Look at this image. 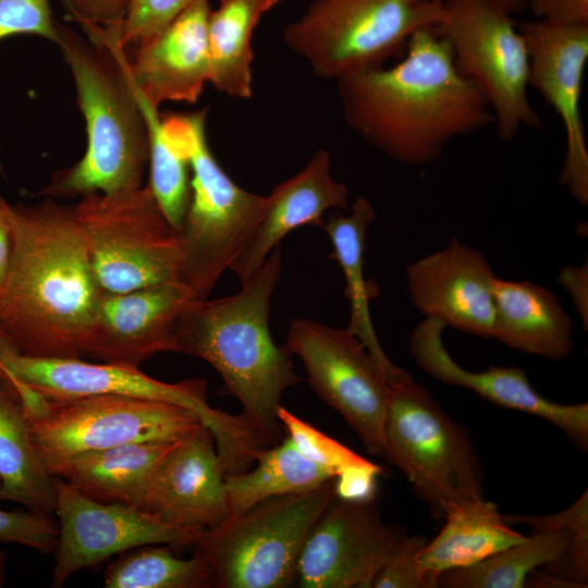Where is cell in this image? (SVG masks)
I'll list each match as a JSON object with an SVG mask.
<instances>
[{"label":"cell","mask_w":588,"mask_h":588,"mask_svg":"<svg viewBox=\"0 0 588 588\" xmlns=\"http://www.w3.org/2000/svg\"><path fill=\"white\" fill-rule=\"evenodd\" d=\"M348 196L347 186L332 176L330 152L317 150L301 171L267 196L255 230L229 269L241 284L247 283L283 237L299 226L322 228L327 210L348 209Z\"/></svg>","instance_id":"7402d4cb"},{"label":"cell","mask_w":588,"mask_h":588,"mask_svg":"<svg viewBox=\"0 0 588 588\" xmlns=\"http://www.w3.org/2000/svg\"><path fill=\"white\" fill-rule=\"evenodd\" d=\"M281 272L278 246L236 294L191 301L175 329V353L207 362L270 445L283 431L278 418L282 394L302 380L292 353L270 332V302Z\"/></svg>","instance_id":"3957f363"},{"label":"cell","mask_w":588,"mask_h":588,"mask_svg":"<svg viewBox=\"0 0 588 588\" xmlns=\"http://www.w3.org/2000/svg\"><path fill=\"white\" fill-rule=\"evenodd\" d=\"M511 15L493 0H442L437 26L450 42L457 69L486 97L503 142L524 126H542L527 93L528 48Z\"/></svg>","instance_id":"7c38bea8"},{"label":"cell","mask_w":588,"mask_h":588,"mask_svg":"<svg viewBox=\"0 0 588 588\" xmlns=\"http://www.w3.org/2000/svg\"><path fill=\"white\" fill-rule=\"evenodd\" d=\"M333 479L301 493L267 499L206 530L195 544L207 560L212 587L284 588L309 530L333 498Z\"/></svg>","instance_id":"8fae6325"},{"label":"cell","mask_w":588,"mask_h":588,"mask_svg":"<svg viewBox=\"0 0 588 588\" xmlns=\"http://www.w3.org/2000/svg\"><path fill=\"white\" fill-rule=\"evenodd\" d=\"M13 253V206L0 196V303L11 271Z\"/></svg>","instance_id":"60d3db41"},{"label":"cell","mask_w":588,"mask_h":588,"mask_svg":"<svg viewBox=\"0 0 588 588\" xmlns=\"http://www.w3.org/2000/svg\"><path fill=\"white\" fill-rule=\"evenodd\" d=\"M57 525L49 515L0 510V541L14 542L40 552L54 550Z\"/></svg>","instance_id":"e575fe53"},{"label":"cell","mask_w":588,"mask_h":588,"mask_svg":"<svg viewBox=\"0 0 588 588\" xmlns=\"http://www.w3.org/2000/svg\"><path fill=\"white\" fill-rule=\"evenodd\" d=\"M345 122L397 162L438 160L454 139L493 125L489 103L457 69L437 27L417 30L403 58L336 81Z\"/></svg>","instance_id":"6da1fadb"},{"label":"cell","mask_w":588,"mask_h":588,"mask_svg":"<svg viewBox=\"0 0 588 588\" xmlns=\"http://www.w3.org/2000/svg\"><path fill=\"white\" fill-rule=\"evenodd\" d=\"M492 338L539 357L561 360L572 353L573 321L553 292L529 281H494Z\"/></svg>","instance_id":"603a6c76"},{"label":"cell","mask_w":588,"mask_h":588,"mask_svg":"<svg viewBox=\"0 0 588 588\" xmlns=\"http://www.w3.org/2000/svg\"><path fill=\"white\" fill-rule=\"evenodd\" d=\"M441 13L442 0H313L282 35L314 75L338 81L381 66Z\"/></svg>","instance_id":"9c48e42d"},{"label":"cell","mask_w":588,"mask_h":588,"mask_svg":"<svg viewBox=\"0 0 588 588\" xmlns=\"http://www.w3.org/2000/svg\"><path fill=\"white\" fill-rule=\"evenodd\" d=\"M54 513L59 519L51 587H61L75 573L145 544L195 547L205 531L169 525L122 503L89 498L53 477Z\"/></svg>","instance_id":"5bb4252c"},{"label":"cell","mask_w":588,"mask_h":588,"mask_svg":"<svg viewBox=\"0 0 588 588\" xmlns=\"http://www.w3.org/2000/svg\"><path fill=\"white\" fill-rule=\"evenodd\" d=\"M69 20L82 32L108 29L123 19L130 0H59Z\"/></svg>","instance_id":"8d00e7d4"},{"label":"cell","mask_w":588,"mask_h":588,"mask_svg":"<svg viewBox=\"0 0 588 588\" xmlns=\"http://www.w3.org/2000/svg\"><path fill=\"white\" fill-rule=\"evenodd\" d=\"M0 501L44 515L54 512L53 477L34 448L21 404L1 380Z\"/></svg>","instance_id":"83f0119b"},{"label":"cell","mask_w":588,"mask_h":588,"mask_svg":"<svg viewBox=\"0 0 588 588\" xmlns=\"http://www.w3.org/2000/svg\"><path fill=\"white\" fill-rule=\"evenodd\" d=\"M443 518L442 529L417 558L425 588L437 587L441 573L475 564L526 537L506 524L498 505L485 498L453 505Z\"/></svg>","instance_id":"cb8c5ba5"},{"label":"cell","mask_w":588,"mask_h":588,"mask_svg":"<svg viewBox=\"0 0 588 588\" xmlns=\"http://www.w3.org/2000/svg\"><path fill=\"white\" fill-rule=\"evenodd\" d=\"M285 345L303 363L316 394L342 416L370 454L385 461L390 381L363 343L346 328L296 318Z\"/></svg>","instance_id":"4fadbf2b"},{"label":"cell","mask_w":588,"mask_h":588,"mask_svg":"<svg viewBox=\"0 0 588 588\" xmlns=\"http://www.w3.org/2000/svg\"><path fill=\"white\" fill-rule=\"evenodd\" d=\"M281 0H219L208 23L209 83L237 99L253 97L254 32Z\"/></svg>","instance_id":"4316f807"},{"label":"cell","mask_w":588,"mask_h":588,"mask_svg":"<svg viewBox=\"0 0 588 588\" xmlns=\"http://www.w3.org/2000/svg\"><path fill=\"white\" fill-rule=\"evenodd\" d=\"M527 7L538 20L558 24H588V0H528Z\"/></svg>","instance_id":"f35d334b"},{"label":"cell","mask_w":588,"mask_h":588,"mask_svg":"<svg viewBox=\"0 0 588 588\" xmlns=\"http://www.w3.org/2000/svg\"><path fill=\"white\" fill-rule=\"evenodd\" d=\"M207 114L208 108H201L161 115L168 140L189 169V201L175 232L183 257L180 282L195 299L208 298L247 243L267 200L237 185L221 168L208 145Z\"/></svg>","instance_id":"5b68a950"},{"label":"cell","mask_w":588,"mask_h":588,"mask_svg":"<svg viewBox=\"0 0 588 588\" xmlns=\"http://www.w3.org/2000/svg\"><path fill=\"white\" fill-rule=\"evenodd\" d=\"M559 284L568 293L583 327L588 329V264L563 267L558 274Z\"/></svg>","instance_id":"ab89813d"},{"label":"cell","mask_w":588,"mask_h":588,"mask_svg":"<svg viewBox=\"0 0 588 588\" xmlns=\"http://www.w3.org/2000/svg\"><path fill=\"white\" fill-rule=\"evenodd\" d=\"M518 28L528 48L529 86L553 108L564 127L566 150L559 181L580 206H586L588 147L580 95L588 61V24L536 19Z\"/></svg>","instance_id":"2e32d148"},{"label":"cell","mask_w":588,"mask_h":588,"mask_svg":"<svg viewBox=\"0 0 588 588\" xmlns=\"http://www.w3.org/2000/svg\"><path fill=\"white\" fill-rule=\"evenodd\" d=\"M224 476L213 436L200 425L163 458L139 510L184 529L216 528L230 517Z\"/></svg>","instance_id":"ffe728a7"},{"label":"cell","mask_w":588,"mask_h":588,"mask_svg":"<svg viewBox=\"0 0 588 588\" xmlns=\"http://www.w3.org/2000/svg\"><path fill=\"white\" fill-rule=\"evenodd\" d=\"M56 45L74 82L87 145L83 157L57 170L39 195L73 198L143 186L148 132L126 72L125 50L107 38L89 40L60 22Z\"/></svg>","instance_id":"277c9868"},{"label":"cell","mask_w":588,"mask_h":588,"mask_svg":"<svg viewBox=\"0 0 588 588\" xmlns=\"http://www.w3.org/2000/svg\"><path fill=\"white\" fill-rule=\"evenodd\" d=\"M14 35L39 36L57 44L59 22L51 0H0V40Z\"/></svg>","instance_id":"836d02e7"},{"label":"cell","mask_w":588,"mask_h":588,"mask_svg":"<svg viewBox=\"0 0 588 588\" xmlns=\"http://www.w3.org/2000/svg\"><path fill=\"white\" fill-rule=\"evenodd\" d=\"M179 441L131 442L84 453L69 461L53 477L64 479L95 500L139 510L152 476Z\"/></svg>","instance_id":"d4e9b609"},{"label":"cell","mask_w":588,"mask_h":588,"mask_svg":"<svg viewBox=\"0 0 588 588\" xmlns=\"http://www.w3.org/2000/svg\"><path fill=\"white\" fill-rule=\"evenodd\" d=\"M381 471L380 466L368 460L345 468L333 478L334 495L353 502L375 500L377 478Z\"/></svg>","instance_id":"74e56055"},{"label":"cell","mask_w":588,"mask_h":588,"mask_svg":"<svg viewBox=\"0 0 588 588\" xmlns=\"http://www.w3.org/2000/svg\"><path fill=\"white\" fill-rule=\"evenodd\" d=\"M428 540L406 535L395 554L375 577L371 588H425L417 558Z\"/></svg>","instance_id":"d590c367"},{"label":"cell","mask_w":588,"mask_h":588,"mask_svg":"<svg viewBox=\"0 0 588 588\" xmlns=\"http://www.w3.org/2000/svg\"><path fill=\"white\" fill-rule=\"evenodd\" d=\"M278 418L298 452L327 470L333 478L345 468L366 461L365 457L304 421L282 405L278 409Z\"/></svg>","instance_id":"d6a6232c"},{"label":"cell","mask_w":588,"mask_h":588,"mask_svg":"<svg viewBox=\"0 0 588 588\" xmlns=\"http://www.w3.org/2000/svg\"><path fill=\"white\" fill-rule=\"evenodd\" d=\"M3 384L21 404L52 477L77 455L131 442L179 441L204 425L193 411L164 401L115 394L52 399L17 382Z\"/></svg>","instance_id":"52a82bcc"},{"label":"cell","mask_w":588,"mask_h":588,"mask_svg":"<svg viewBox=\"0 0 588 588\" xmlns=\"http://www.w3.org/2000/svg\"><path fill=\"white\" fill-rule=\"evenodd\" d=\"M131 83L148 132L149 182L147 185L176 231L184 219L189 201L188 163L168 140L163 132L159 108L139 91L132 79Z\"/></svg>","instance_id":"4dcf8cb0"},{"label":"cell","mask_w":588,"mask_h":588,"mask_svg":"<svg viewBox=\"0 0 588 588\" xmlns=\"http://www.w3.org/2000/svg\"><path fill=\"white\" fill-rule=\"evenodd\" d=\"M256 466L240 473L225 474L230 516L274 497L314 490L333 479L314 464L286 437L255 455Z\"/></svg>","instance_id":"f1b7e54d"},{"label":"cell","mask_w":588,"mask_h":588,"mask_svg":"<svg viewBox=\"0 0 588 588\" xmlns=\"http://www.w3.org/2000/svg\"><path fill=\"white\" fill-rule=\"evenodd\" d=\"M385 462L407 478L434 518L483 498V471L466 430L405 370L390 382Z\"/></svg>","instance_id":"ba28073f"},{"label":"cell","mask_w":588,"mask_h":588,"mask_svg":"<svg viewBox=\"0 0 588 588\" xmlns=\"http://www.w3.org/2000/svg\"><path fill=\"white\" fill-rule=\"evenodd\" d=\"M406 535L383 520L375 500L333 495L308 532L294 580L303 588H371Z\"/></svg>","instance_id":"9a60e30c"},{"label":"cell","mask_w":588,"mask_h":588,"mask_svg":"<svg viewBox=\"0 0 588 588\" xmlns=\"http://www.w3.org/2000/svg\"><path fill=\"white\" fill-rule=\"evenodd\" d=\"M7 568V555L0 550V587L3 586Z\"/></svg>","instance_id":"7bdbcfd3"},{"label":"cell","mask_w":588,"mask_h":588,"mask_svg":"<svg viewBox=\"0 0 588 588\" xmlns=\"http://www.w3.org/2000/svg\"><path fill=\"white\" fill-rule=\"evenodd\" d=\"M7 347V345L2 342V340L0 339V368H1V354L3 352V350Z\"/></svg>","instance_id":"ee69618b"},{"label":"cell","mask_w":588,"mask_h":588,"mask_svg":"<svg viewBox=\"0 0 588 588\" xmlns=\"http://www.w3.org/2000/svg\"><path fill=\"white\" fill-rule=\"evenodd\" d=\"M375 219L372 204L359 196L347 215L332 213L322 228L331 241V258L335 259L344 275V294L350 304L346 329L363 343L391 382L404 370L391 363L379 343L369 308L370 299L377 295L376 285L364 274L367 232Z\"/></svg>","instance_id":"484cf974"},{"label":"cell","mask_w":588,"mask_h":588,"mask_svg":"<svg viewBox=\"0 0 588 588\" xmlns=\"http://www.w3.org/2000/svg\"><path fill=\"white\" fill-rule=\"evenodd\" d=\"M168 544H145L118 554L103 572L106 588L212 587L210 566L196 550L183 559Z\"/></svg>","instance_id":"f546056e"},{"label":"cell","mask_w":588,"mask_h":588,"mask_svg":"<svg viewBox=\"0 0 588 588\" xmlns=\"http://www.w3.org/2000/svg\"><path fill=\"white\" fill-rule=\"evenodd\" d=\"M14 253L0 303V339L33 357L86 354L102 295L71 205L13 206Z\"/></svg>","instance_id":"7a4b0ae2"},{"label":"cell","mask_w":588,"mask_h":588,"mask_svg":"<svg viewBox=\"0 0 588 588\" xmlns=\"http://www.w3.org/2000/svg\"><path fill=\"white\" fill-rule=\"evenodd\" d=\"M102 294L180 281L177 234L148 185L71 205Z\"/></svg>","instance_id":"30bf717a"},{"label":"cell","mask_w":588,"mask_h":588,"mask_svg":"<svg viewBox=\"0 0 588 588\" xmlns=\"http://www.w3.org/2000/svg\"><path fill=\"white\" fill-rule=\"evenodd\" d=\"M209 0H197L162 30L125 50L127 74L156 107L196 103L210 79Z\"/></svg>","instance_id":"44dd1931"},{"label":"cell","mask_w":588,"mask_h":588,"mask_svg":"<svg viewBox=\"0 0 588 588\" xmlns=\"http://www.w3.org/2000/svg\"><path fill=\"white\" fill-rule=\"evenodd\" d=\"M197 0H130L122 21L108 29H89L86 37H103L132 49L152 37Z\"/></svg>","instance_id":"1f68e13d"},{"label":"cell","mask_w":588,"mask_h":588,"mask_svg":"<svg viewBox=\"0 0 588 588\" xmlns=\"http://www.w3.org/2000/svg\"><path fill=\"white\" fill-rule=\"evenodd\" d=\"M193 299L180 281L102 294L86 354L105 363L138 367L156 354L175 352L176 323Z\"/></svg>","instance_id":"d6986e66"},{"label":"cell","mask_w":588,"mask_h":588,"mask_svg":"<svg viewBox=\"0 0 588 588\" xmlns=\"http://www.w3.org/2000/svg\"><path fill=\"white\" fill-rule=\"evenodd\" d=\"M495 279L483 254L456 238L406 268L408 295L420 314L483 339L493 334Z\"/></svg>","instance_id":"e0dca14e"},{"label":"cell","mask_w":588,"mask_h":588,"mask_svg":"<svg viewBox=\"0 0 588 588\" xmlns=\"http://www.w3.org/2000/svg\"><path fill=\"white\" fill-rule=\"evenodd\" d=\"M0 380L21 383L52 399L115 394L186 407L210 429L225 473L246 470L255 454L268 445L244 414L231 415L208 403L204 379L169 383L149 377L138 367L95 364L75 357H33L7 347L1 355Z\"/></svg>","instance_id":"8992f818"},{"label":"cell","mask_w":588,"mask_h":588,"mask_svg":"<svg viewBox=\"0 0 588 588\" xmlns=\"http://www.w3.org/2000/svg\"><path fill=\"white\" fill-rule=\"evenodd\" d=\"M445 328L443 321L425 317L411 332L409 353L426 373L442 383L466 388L498 406L542 418L587 451L588 403L560 404L543 397L519 367L491 366L477 372L463 368L444 345Z\"/></svg>","instance_id":"ac0fdd59"},{"label":"cell","mask_w":588,"mask_h":588,"mask_svg":"<svg viewBox=\"0 0 588 588\" xmlns=\"http://www.w3.org/2000/svg\"><path fill=\"white\" fill-rule=\"evenodd\" d=\"M511 14L517 13L527 7L528 0H493Z\"/></svg>","instance_id":"b9f144b4"}]
</instances>
